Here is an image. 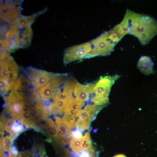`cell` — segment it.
Segmentation results:
<instances>
[{
    "label": "cell",
    "instance_id": "1",
    "mask_svg": "<svg viewBox=\"0 0 157 157\" xmlns=\"http://www.w3.org/2000/svg\"><path fill=\"white\" fill-rule=\"evenodd\" d=\"M122 21L127 34L137 37L142 45L157 34V21L149 16L127 10Z\"/></svg>",
    "mask_w": 157,
    "mask_h": 157
},
{
    "label": "cell",
    "instance_id": "2",
    "mask_svg": "<svg viewBox=\"0 0 157 157\" xmlns=\"http://www.w3.org/2000/svg\"><path fill=\"white\" fill-rule=\"evenodd\" d=\"M1 35H4L6 50L8 51L18 48L30 45L33 37V31L30 27L24 26L12 22L9 23L8 28H3Z\"/></svg>",
    "mask_w": 157,
    "mask_h": 157
},
{
    "label": "cell",
    "instance_id": "3",
    "mask_svg": "<svg viewBox=\"0 0 157 157\" xmlns=\"http://www.w3.org/2000/svg\"><path fill=\"white\" fill-rule=\"evenodd\" d=\"M20 67L7 50L0 53V92L6 94L18 77Z\"/></svg>",
    "mask_w": 157,
    "mask_h": 157
},
{
    "label": "cell",
    "instance_id": "4",
    "mask_svg": "<svg viewBox=\"0 0 157 157\" xmlns=\"http://www.w3.org/2000/svg\"><path fill=\"white\" fill-rule=\"evenodd\" d=\"M119 77L118 74L101 76L95 82L91 101L95 105L103 106L108 104V97L111 88Z\"/></svg>",
    "mask_w": 157,
    "mask_h": 157
},
{
    "label": "cell",
    "instance_id": "5",
    "mask_svg": "<svg viewBox=\"0 0 157 157\" xmlns=\"http://www.w3.org/2000/svg\"><path fill=\"white\" fill-rule=\"evenodd\" d=\"M92 50L86 58L96 56H106L109 55L116 44L109 37L108 31L106 32L90 41Z\"/></svg>",
    "mask_w": 157,
    "mask_h": 157
},
{
    "label": "cell",
    "instance_id": "6",
    "mask_svg": "<svg viewBox=\"0 0 157 157\" xmlns=\"http://www.w3.org/2000/svg\"><path fill=\"white\" fill-rule=\"evenodd\" d=\"M24 72L32 86L37 89L43 87L52 79L63 74L50 72L32 67H27Z\"/></svg>",
    "mask_w": 157,
    "mask_h": 157
},
{
    "label": "cell",
    "instance_id": "7",
    "mask_svg": "<svg viewBox=\"0 0 157 157\" xmlns=\"http://www.w3.org/2000/svg\"><path fill=\"white\" fill-rule=\"evenodd\" d=\"M66 74L56 77L47 83L43 87L37 89L38 96L44 104L53 98L61 90Z\"/></svg>",
    "mask_w": 157,
    "mask_h": 157
},
{
    "label": "cell",
    "instance_id": "8",
    "mask_svg": "<svg viewBox=\"0 0 157 157\" xmlns=\"http://www.w3.org/2000/svg\"><path fill=\"white\" fill-rule=\"evenodd\" d=\"M104 106L93 104H88L79 112L76 120V128L82 131L88 129L90 123Z\"/></svg>",
    "mask_w": 157,
    "mask_h": 157
},
{
    "label": "cell",
    "instance_id": "9",
    "mask_svg": "<svg viewBox=\"0 0 157 157\" xmlns=\"http://www.w3.org/2000/svg\"><path fill=\"white\" fill-rule=\"evenodd\" d=\"M0 2V17L2 20L10 23L20 16L22 1H1Z\"/></svg>",
    "mask_w": 157,
    "mask_h": 157
},
{
    "label": "cell",
    "instance_id": "10",
    "mask_svg": "<svg viewBox=\"0 0 157 157\" xmlns=\"http://www.w3.org/2000/svg\"><path fill=\"white\" fill-rule=\"evenodd\" d=\"M91 50L90 42L66 48L64 52V64H67L73 61L86 58Z\"/></svg>",
    "mask_w": 157,
    "mask_h": 157
},
{
    "label": "cell",
    "instance_id": "11",
    "mask_svg": "<svg viewBox=\"0 0 157 157\" xmlns=\"http://www.w3.org/2000/svg\"><path fill=\"white\" fill-rule=\"evenodd\" d=\"M95 83L83 85L75 81L73 92L76 98L85 102L89 99L90 94L93 92Z\"/></svg>",
    "mask_w": 157,
    "mask_h": 157
},
{
    "label": "cell",
    "instance_id": "12",
    "mask_svg": "<svg viewBox=\"0 0 157 157\" xmlns=\"http://www.w3.org/2000/svg\"><path fill=\"white\" fill-rule=\"evenodd\" d=\"M46 130L49 138V142L53 141V144H65L66 142L60 136L56 124L53 120L47 118L46 119Z\"/></svg>",
    "mask_w": 157,
    "mask_h": 157
},
{
    "label": "cell",
    "instance_id": "13",
    "mask_svg": "<svg viewBox=\"0 0 157 157\" xmlns=\"http://www.w3.org/2000/svg\"><path fill=\"white\" fill-rule=\"evenodd\" d=\"M82 131L76 128L72 131V136L68 142L73 155L77 154L81 150V143L83 138Z\"/></svg>",
    "mask_w": 157,
    "mask_h": 157
},
{
    "label": "cell",
    "instance_id": "14",
    "mask_svg": "<svg viewBox=\"0 0 157 157\" xmlns=\"http://www.w3.org/2000/svg\"><path fill=\"white\" fill-rule=\"evenodd\" d=\"M55 122L59 134L65 142H69L72 136V131L63 117L56 116Z\"/></svg>",
    "mask_w": 157,
    "mask_h": 157
},
{
    "label": "cell",
    "instance_id": "15",
    "mask_svg": "<svg viewBox=\"0 0 157 157\" xmlns=\"http://www.w3.org/2000/svg\"><path fill=\"white\" fill-rule=\"evenodd\" d=\"M154 63L151 58L147 56H141L139 60L137 67L140 71L145 75L153 72Z\"/></svg>",
    "mask_w": 157,
    "mask_h": 157
},
{
    "label": "cell",
    "instance_id": "16",
    "mask_svg": "<svg viewBox=\"0 0 157 157\" xmlns=\"http://www.w3.org/2000/svg\"><path fill=\"white\" fill-rule=\"evenodd\" d=\"M96 150L93 146L89 131L86 132L83 136L81 143V151Z\"/></svg>",
    "mask_w": 157,
    "mask_h": 157
},
{
    "label": "cell",
    "instance_id": "17",
    "mask_svg": "<svg viewBox=\"0 0 157 157\" xmlns=\"http://www.w3.org/2000/svg\"><path fill=\"white\" fill-rule=\"evenodd\" d=\"M18 134L19 133L14 131L10 133V136L7 135L3 138L2 141V148L4 151L10 152L12 142Z\"/></svg>",
    "mask_w": 157,
    "mask_h": 157
},
{
    "label": "cell",
    "instance_id": "18",
    "mask_svg": "<svg viewBox=\"0 0 157 157\" xmlns=\"http://www.w3.org/2000/svg\"><path fill=\"white\" fill-rule=\"evenodd\" d=\"M33 151V157H43L46 154L44 149L41 146L34 147Z\"/></svg>",
    "mask_w": 157,
    "mask_h": 157
},
{
    "label": "cell",
    "instance_id": "19",
    "mask_svg": "<svg viewBox=\"0 0 157 157\" xmlns=\"http://www.w3.org/2000/svg\"><path fill=\"white\" fill-rule=\"evenodd\" d=\"M16 119L14 117L9 118L6 122L5 129L8 133H11L13 130L14 124L15 122Z\"/></svg>",
    "mask_w": 157,
    "mask_h": 157
},
{
    "label": "cell",
    "instance_id": "20",
    "mask_svg": "<svg viewBox=\"0 0 157 157\" xmlns=\"http://www.w3.org/2000/svg\"><path fill=\"white\" fill-rule=\"evenodd\" d=\"M24 129V127L20 122L18 121L15 123L13 128L14 132L19 133L22 132Z\"/></svg>",
    "mask_w": 157,
    "mask_h": 157
},
{
    "label": "cell",
    "instance_id": "21",
    "mask_svg": "<svg viewBox=\"0 0 157 157\" xmlns=\"http://www.w3.org/2000/svg\"><path fill=\"white\" fill-rule=\"evenodd\" d=\"M31 153L29 151H25L19 153L17 157H30Z\"/></svg>",
    "mask_w": 157,
    "mask_h": 157
},
{
    "label": "cell",
    "instance_id": "22",
    "mask_svg": "<svg viewBox=\"0 0 157 157\" xmlns=\"http://www.w3.org/2000/svg\"><path fill=\"white\" fill-rule=\"evenodd\" d=\"M10 152L16 156L18 155L17 150L15 146H12L11 147Z\"/></svg>",
    "mask_w": 157,
    "mask_h": 157
},
{
    "label": "cell",
    "instance_id": "23",
    "mask_svg": "<svg viewBox=\"0 0 157 157\" xmlns=\"http://www.w3.org/2000/svg\"><path fill=\"white\" fill-rule=\"evenodd\" d=\"M4 154L2 149L1 146L0 145V157H4Z\"/></svg>",
    "mask_w": 157,
    "mask_h": 157
},
{
    "label": "cell",
    "instance_id": "24",
    "mask_svg": "<svg viewBox=\"0 0 157 157\" xmlns=\"http://www.w3.org/2000/svg\"><path fill=\"white\" fill-rule=\"evenodd\" d=\"M113 157H126V156L124 154H119Z\"/></svg>",
    "mask_w": 157,
    "mask_h": 157
},
{
    "label": "cell",
    "instance_id": "25",
    "mask_svg": "<svg viewBox=\"0 0 157 157\" xmlns=\"http://www.w3.org/2000/svg\"><path fill=\"white\" fill-rule=\"evenodd\" d=\"M8 157H17L16 156L13 154L10 151Z\"/></svg>",
    "mask_w": 157,
    "mask_h": 157
},
{
    "label": "cell",
    "instance_id": "26",
    "mask_svg": "<svg viewBox=\"0 0 157 157\" xmlns=\"http://www.w3.org/2000/svg\"><path fill=\"white\" fill-rule=\"evenodd\" d=\"M45 157H48V156H46Z\"/></svg>",
    "mask_w": 157,
    "mask_h": 157
}]
</instances>
